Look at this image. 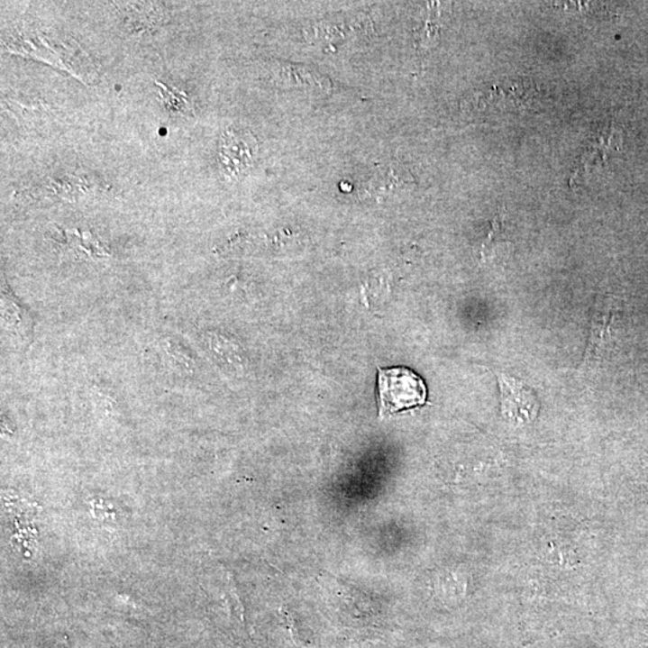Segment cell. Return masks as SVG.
I'll list each match as a JSON object with an SVG mask.
<instances>
[{"instance_id":"6da1fadb","label":"cell","mask_w":648,"mask_h":648,"mask_svg":"<svg viewBox=\"0 0 648 648\" xmlns=\"http://www.w3.org/2000/svg\"><path fill=\"white\" fill-rule=\"evenodd\" d=\"M379 417L421 407L428 401L424 379L406 367L379 368L378 371Z\"/></svg>"},{"instance_id":"7a4b0ae2","label":"cell","mask_w":648,"mask_h":648,"mask_svg":"<svg viewBox=\"0 0 648 648\" xmlns=\"http://www.w3.org/2000/svg\"><path fill=\"white\" fill-rule=\"evenodd\" d=\"M255 137L245 130L228 129L221 139L220 158L230 177L246 175L255 164Z\"/></svg>"},{"instance_id":"3957f363","label":"cell","mask_w":648,"mask_h":648,"mask_svg":"<svg viewBox=\"0 0 648 648\" xmlns=\"http://www.w3.org/2000/svg\"><path fill=\"white\" fill-rule=\"evenodd\" d=\"M414 184V177L406 168L397 164V162H390V164L383 165L376 169L368 189L376 196H386V195L393 194L394 191L407 189Z\"/></svg>"},{"instance_id":"277c9868","label":"cell","mask_w":648,"mask_h":648,"mask_svg":"<svg viewBox=\"0 0 648 648\" xmlns=\"http://www.w3.org/2000/svg\"><path fill=\"white\" fill-rule=\"evenodd\" d=\"M277 72L278 81L284 86L302 87V88L329 89L331 81L320 72L300 64H278Z\"/></svg>"},{"instance_id":"5b68a950","label":"cell","mask_w":648,"mask_h":648,"mask_svg":"<svg viewBox=\"0 0 648 648\" xmlns=\"http://www.w3.org/2000/svg\"><path fill=\"white\" fill-rule=\"evenodd\" d=\"M23 307L18 306L14 298H11L9 293H3V317L6 322L7 327L16 329V332H22L23 338L32 334V321L29 320L27 315H24Z\"/></svg>"}]
</instances>
